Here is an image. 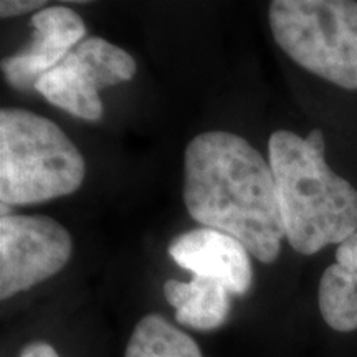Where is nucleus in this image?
<instances>
[{
    "label": "nucleus",
    "instance_id": "nucleus-9",
    "mask_svg": "<svg viewBox=\"0 0 357 357\" xmlns=\"http://www.w3.org/2000/svg\"><path fill=\"white\" fill-rule=\"evenodd\" d=\"M319 311L334 331L357 329V231L339 245L336 263L321 276Z\"/></svg>",
    "mask_w": 357,
    "mask_h": 357
},
{
    "label": "nucleus",
    "instance_id": "nucleus-5",
    "mask_svg": "<svg viewBox=\"0 0 357 357\" xmlns=\"http://www.w3.org/2000/svg\"><path fill=\"white\" fill-rule=\"evenodd\" d=\"M136 75V61L126 50L101 37H86L35 84L48 102L66 113L100 121L102 88L126 83Z\"/></svg>",
    "mask_w": 357,
    "mask_h": 357
},
{
    "label": "nucleus",
    "instance_id": "nucleus-4",
    "mask_svg": "<svg viewBox=\"0 0 357 357\" xmlns=\"http://www.w3.org/2000/svg\"><path fill=\"white\" fill-rule=\"evenodd\" d=\"M268 19L275 42L294 63L357 89V2L275 0Z\"/></svg>",
    "mask_w": 357,
    "mask_h": 357
},
{
    "label": "nucleus",
    "instance_id": "nucleus-10",
    "mask_svg": "<svg viewBox=\"0 0 357 357\" xmlns=\"http://www.w3.org/2000/svg\"><path fill=\"white\" fill-rule=\"evenodd\" d=\"M230 294L222 283L204 276L164 283V296L176 310L177 323L197 331H212L225 323L230 312Z\"/></svg>",
    "mask_w": 357,
    "mask_h": 357
},
{
    "label": "nucleus",
    "instance_id": "nucleus-6",
    "mask_svg": "<svg viewBox=\"0 0 357 357\" xmlns=\"http://www.w3.org/2000/svg\"><path fill=\"white\" fill-rule=\"evenodd\" d=\"M73 240L61 223L45 215L0 218V298L8 300L63 270Z\"/></svg>",
    "mask_w": 357,
    "mask_h": 357
},
{
    "label": "nucleus",
    "instance_id": "nucleus-12",
    "mask_svg": "<svg viewBox=\"0 0 357 357\" xmlns=\"http://www.w3.org/2000/svg\"><path fill=\"white\" fill-rule=\"evenodd\" d=\"M42 7H45V2L42 0H3L0 2V15L2 19H12V17H19L22 13L33 12Z\"/></svg>",
    "mask_w": 357,
    "mask_h": 357
},
{
    "label": "nucleus",
    "instance_id": "nucleus-13",
    "mask_svg": "<svg viewBox=\"0 0 357 357\" xmlns=\"http://www.w3.org/2000/svg\"><path fill=\"white\" fill-rule=\"evenodd\" d=\"M20 357H60V356H58V352L53 349L50 344L37 341V342H30L29 346H25L20 352Z\"/></svg>",
    "mask_w": 357,
    "mask_h": 357
},
{
    "label": "nucleus",
    "instance_id": "nucleus-3",
    "mask_svg": "<svg viewBox=\"0 0 357 357\" xmlns=\"http://www.w3.org/2000/svg\"><path fill=\"white\" fill-rule=\"evenodd\" d=\"M86 164L58 124L32 111H0V200L29 205L82 187Z\"/></svg>",
    "mask_w": 357,
    "mask_h": 357
},
{
    "label": "nucleus",
    "instance_id": "nucleus-11",
    "mask_svg": "<svg viewBox=\"0 0 357 357\" xmlns=\"http://www.w3.org/2000/svg\"><path fill=\"white\" fill-rule=\"evenodd\" d=\"M124 357H202V351L189 334L153 312L136 324Z\"/></svg>",
    "mask_w": 357,
    "mask_h": 357
},
{
    "label": "nucleus",
    "instance_id": "nucleus-8",
    "mask_svg": "<svg viewBox=\"0 0 357 357\" xmlns=\"http://www.w3.org/2000/svg\"><path fill=\"white\" fill-rule=\"evenodd\" d=\"M167 252L178 266L194 276L218 281L231 294L242 296L252 287L250 252L229 234L207 227L184 231L169 243Z\"/></svg>",
    "mask_w": 357,
    "mask_h": 357
},
{
    "label": "nucleus",
    "instance_id": "nucleus-1",
    "mask_svg": "<svg viewBox=\"0 0 357 357\" xmlns=\"http://www.w3.org/2000/svg\"><path fill=\"white\" fill-rule=\"evenodd\" d=\"M184 204L195 222L231 235L258 261L278 258L284 225L273 172L242 136L207 131L189 142Z\"/></svg>",
    "mask_w": 357,
    "mask_h": 357
},
{
    "label": "nucleus",
    "instance_id": "nucleus-2",
    "mask_svg": "<svg viewBox=\"0 0 357 357\" xmlns=\"http://www.w3.org/2000/svg\"><path fill=\"white\" fill-rule=\"evenodd\" d=\"M324 151L319 129L306 137L280 129L268 141L284 236L301 255L341 245L357 231V190L329 169Z\"/></svg>",
    "mask_w": 357,
    "mask_h": 357
},
{
    "label": "nucleus",
    "instance_id": "nucleus-7",
    "mask_svg": "<svg viewBox=\"0 0 357 357\" xmlns=\"http://www.w3.org/2000/svg\"><path fill=\"white\" fill-rule=\"evenodd\" d=\"M32 40L17 55L2 60V73L12 88L35 89L43 75L58 66L86 37L82 17L70 7H45L32 17Z\"/></svg>",
    "mask_w": 357,
    "mask_h": 357
}]
</instances>
